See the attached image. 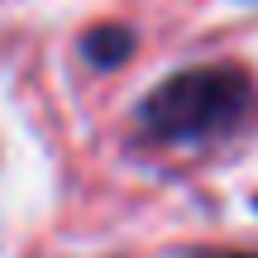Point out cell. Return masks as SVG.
Returning a JSON list of instances; mask_svg holds the SVG:
<instances>
[{"instance_id": "1", "label": "cell", "mask_w": 258, "mask_h": 258, "mask_svg": "<svg viewBox=\"0 0 258 258\" xmlns=\"http://www.w3.org/2000/svg\"><path fill=\"white\" fill-rule=\"evenodd\" d=\"M249 105V77L239 67H196L177 72L144 101V124L158 139L191 144L230 129Z\"/></svg>"}, {"instance_id": "3", "label": "cell", "mask_w": 258, "mask_h": 258, "mask_svg": "<svg viewBox=\"0 0 258 258\" xmlns=\"http://www.w3.org/2000/svg\"><path fill=\"white\" fill-rule=\"evenodd\" d=\"M201 258H258V253H201Z\"/></svg>"}, {"instance_id": "2", "label": "cell", "mask_w": 258, "mask_h": 258, "mask_svg": "<svg viewBox=\"0 0 258 258\" xmlns=\"http://www.w3.org/2000/svg\"><path fill=\"white\" fill-rule=\"evenodd\" d=\"M129 48H134V38H129L120 24H101V29H91V34L82 38V53L91 57L96 67H115Z\"/></svg>"}]
</instances>
